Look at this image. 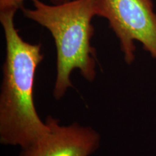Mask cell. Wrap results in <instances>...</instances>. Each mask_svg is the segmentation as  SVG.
Segmentation results:
<instances>
[{
  "label": "cell",
  "mask_w": 156,
  "mask_h": 156,
  "mask_svg": "<svg viewBox=\"0 0 156 156\" xmlns=\"http://www.w3.org/2000/svg\"><path fill=\"white\" fill-rule=\"evenodd\" d=\"M17 10L0 11L6 57L0 94V142L25 147L48 131L34 98L36 71L42 60L41 45L25 41L15 24Z\"/></svg>",
  "instance_id": "1"
},
{
  "label": "cell",
  "mask_w": 156,
  "mask_h": 156,
  "mask_svg": "<svg viewBox=\"0 0 156 156\" xmlns=\"http://www.w3.org/2000/svg\"><path fill=\"white\" fill-rule=\"evenodd\" d=\"M33 8L22 7L24 16L49 31L56 48V77L54 96L62 98L73 86L70 75L78 69L89 82L96 76L97 57L91 45L93 17L100 16L101 0H68L48 5L32 0Z\"/></svg>",
  "instance_id": "2"
},
{
  "label": "cell",
  "mask_w": 156,
  "mask_h": 156,
  "mask_svg": "<svg viewBox=\"0 0 156 156\" xmlns=\"http://www.w3.org/2000/svg\"><path fill=\"white\" fill-rule=\"evenodd\" d=\"M99 17L108 20L126 64L135 59V41L156 59V13L153 0H101Z\"/></svg>",
  "instance_id": "3"
},
{
  "label": "cell",
  "mask_w": 156,
  "mask_h": 156,
  "mask_svg": "<svg viewBox=\"0 0 156 156\" xmlns=\"http://www.w3.org/2000/svg\"><path fill=\"white\" fill-rule=\"evenodd\" d=\"M46 123L48 131L22 148L20 156H89L98 147L100 135L89 126L60 125L51 116Z\"/></svg>",
  "instance_id": "4"
},
{
  "label": "cell",
  "mask_w": 156,
  "mask_h": 156,
  "mask_svg": "<svg viewBox=\"0 0 156 156\" xmlns=\"http://www.w3.org/2000/svg\"><path fill=\"white\" fill-rule=\"evenodd\" d=\"M25 0H0V11L7 10V9H17L23 7ZM68 0H56V3L63 2Z\"/></svg>",
  "instance_id": "5"
}]
</instances>
